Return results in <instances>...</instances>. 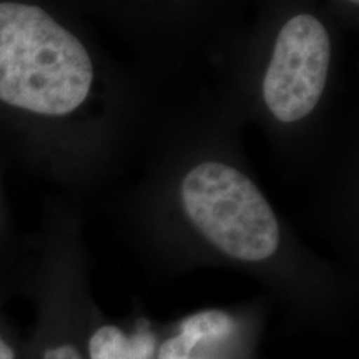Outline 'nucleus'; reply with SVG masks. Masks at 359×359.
<instances>
[{
  "label": "nucleus",
  "instance_id": "nucleus-1",
  "mask_svg": "<svg viewBox=\"0 0 359 359\" xmlns=\"http://www.w3.org/2000/svg\"><path fill=\"white\" fill-rule=\"evenodd\" d=\"M93 65L82 42L40 7L0 4V100L67 115L87 100Z\"/></svg>",
  "mask_w": 359,
  "mask_h": 359
},
{
  "label": "nucleus",
  "instance_id": "nucleus-2",
  "mask_svg": "<svg viewBox=\"0 0 359 359\" xmlns=\"http://www.w3.org/2000/svg\"><path fill=\"white\" fill-rule=\"evenodd\" d=\"M183 208L210 243L241 262H263L276 253L280 224L251 180L219 161H205L182 183Z\"/></svg>",
  "mask_w": 359,
  "mask_h": 359
},
{
  "label": "nucleus",
  "instance_id": "nucleus-3",
  "mask_svg": "<svg viewBox=\"0 0 359 359\" xmlns=\"http://www.w3.org/2000/svg\"><path fill=\"white\" fill-rule=\"evenodd\" d=\"M330 58V35L316 17L302 13L283 25L263 79L264 103L276 120L293 123L311 114L325 90Z\"/></svg>",
  "mask_w": 359,
  "mask_h": 359
},
{
  "label": "nucleus",
  "instance_id": "nucleus-4",
  "mask_svg": "<svg viewBox=\"0 0 359 359\" xmlns=\"http://www.w3.org/2000/svg\"><path fill=\"white\" fill-rule=\"evenodd\" d=\"M233 320L223 311H203L187 318L180 325L177 336L161 344L158 359H193V349L200 341L218 339L226 336L233 330Z\"/></svg>",
  "mask_w": 359,
  "mask_h": 359
},
{
  "label": "nucleus",
  "instance_id": "nucleus-5",
  "mask_svg": "<svg viewBox=\"0 0 359 359\" xmlns=\"http://www.w3.org/2000/svg\"><path fill=\"white\" fill-rule=\"evenodd\" d=\"M90 359H151L155 336L150 331H137L127 336L120 327L103 326L88 343Z\"/></svg>",
  "mask_w": 359,
  "mask_h": 359
},
{
  "label": "nucleus",
  "instance_id": "nucleus-6",
  "mask_svg": "<svg viewBox=\"0 0 359 359\" xmlns=\"http://www.w3.org/2000/svg\"><path fill=\"white\" fill-rule=\"evenodd\" d=\"M43 359H82V356L70 344H62V346L47 349L43 354Z\"/></svg>",
  "mask_w": 359,
  "mask_h": 359
},
{
  "label": "nucleus",
  "instance_id": "nucleus-7",
  "mask_svg": "<svg viewBox=\"0 0 359 359\" xmlns=\"http://www.w3.org/2000/svg\"><path fill=\"white\" fill-rule=\"evenodd\" d=\"M0 359H15V353L7 341L0 338Z\"/></svg>",
  "mask_w": 359,
  "mask_h": 359
},
{
  "label": "nucleus",
  "instance_id": "nucleus-8",
  "mask_svg": "<svg viewBox=\"0 0 359 359\" xmlns=\"http://www.w3.org/2000/svg\"><path fill=\"white\" fill-rule=\"evenodd\" d=\"M348 2H351V4H358L359 0H348Z\"/></svg>",
  "mask_w": 359,
  "mask_h": 359
}]
</instances>
